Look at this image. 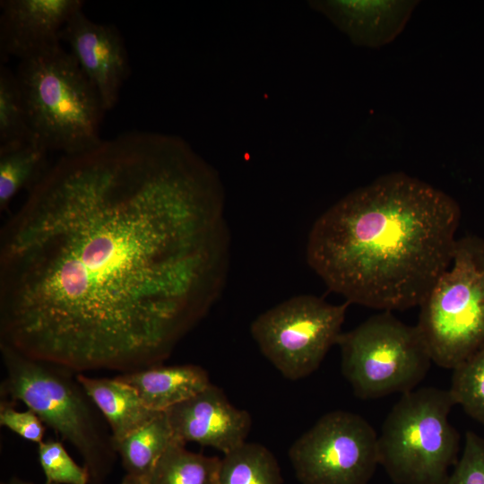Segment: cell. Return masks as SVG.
Listing matches in <instances>:
<instances>
[{
    "mask_svg": "<svg viewBox=\"0 0 484 484\" xmlns=\"http://www.w3.org/2000/svg\"><path fill=\"white\" fill-rule=\"evenodd\" d=\"M448 390L423 387L403 393L378 436L379 464L395 484H444L457 462L460 436L448 416Z\"/></svg>",
    "mask_w": 484,
    "mask_h": 484,
    "instance_id": "5",
    "label": "cell"
},
{
    "mask_svg": "<svg viewBox=\"0 0 484 484\" xmlns=\"http://www.w3.org/2000/svg\"><path fill=\"white\" fill-rule=\"evenodd\" d=\"M15 73L33 140L62 155L102 141L99 127L106 110L101 99L61 44L21 60Z\"/></svg>",
    "mask_w": 484,
    "mask_h": 484,
    "instance_id": "4",
    "label": "cell"
},
{
    "mask_svg": "<svg viewBox=\"0 0 484 484\" xmlns=\"http://www.w3.org/2000/svg\"><path fill=\"white\" fill-rule=\"evenodd\" d=\"M218 484H282V478L270 450L245 442L220 458Z\"/></svg>",
    "mask_w": 484,
    "mask_h": 484,
    "instance_id": "19",
    "label": "cell"
},
{
    "mask_svg": "<svg viewBox=\"0 0 484 484\" xmlns=\"http://www.w3.org/2000/svg\"><path fill=\"white\" fill-rule=\"evenodd\" d=\"M16 403L1 399L0 426L14 432L19 436L38 445L44 441L45 424L31 410H15Z\"/></svg>",
    "mask_w": 484,
    "mask_h": 484,
    "instance_id": "24",
    "label": "cell"
},
{
    "mask_svg": "<svg viewBox=\"0 0 484 484\" xmlns=\"http://www.w3.org/2000/svg\"><path fill=\"white\" fill-rule=\"evenodd\" d=\"M460 220L452 196L391 172L350 192L316 219L307 261L350 304L389 312L411 308L451 264Z\"/></svg>",
    "mask_w": 484,
    "mask_h": 484,
    "instance_id": "2",
    "label": "cell"
},
{
    "mask_svg": "<svg viewBox=\"0 0 484 484\" xmlns=\"http://www.w3.org/2000/svg\"><path fill=\"white\" fill-rule=\"evenodd\" d=\"M165 412L174 440L194 442L223 454L246 442L252 424L250 414L233 406L212 384Z\"/></svg>",
    "mask_w": 484,
    "mask_h": 484,
    "instance_id": "11",
    "label": "cell"
},
{
    "mask_svg": "<svg viewBox=\"0 0 484 484\" xmlns=\"http://www.w3.org/2000/svg\"><path fill=\"white\" fill-rule=\"evenodd\" d=\"M419 307L416 326L437 366L454 369L484 346L483 238H457L451 264Z\"/></svg>",
    "mask_w": 484,
    "mask_h": 484,
    "instance_id": "6",
    "label": "cell"
},
{
    "mask_svg": "<svg viewBox=\"0 0 484 484\" xmlns=\"http://www.w3.org/2000/svg\"><path fill=\"white\" fill-rule=\"evenodd\" d=\"M82 0H2L0 2L1 63L21 60L61 44L68 20L82 10Z\"/></svg>",
    "mask_w": 484,
    "mask_h": 484,
    "instance_id": "12",
    "label": "cell"
},
{
    "mask_svg": "<svg viewBox=\"0 0 484 484\" xmlns=\"http://www.w3.org/2000/svg\"><path fill=\"white\" fill-rule=\"evenodd\" d=\"M76 378L107 421L113 445L160 413L147 408L138 393L116 376L92 377L79 373Z\"/></svg>",
    "mask_w": 484,
    "mask_h": 484,
    "instance_id": "15",
    "label": "cell"
},
{
    "mask_svg": "<svg viewBox=\"0 0 484 484\" xmlns=\"http://www.w3.org/2000/svg\"><path fill=\"white\" fill-rule=\"evenodd\" d=\"M418 1L317 0L309 5L356 46L380 48L399 36Z\"/></svg>",
    "mask_w": 484,
    "mask_h": 484,
    "instance_id": "13",
    "label": "cell"
},
{
    "mask_svg": "<svg viewBox=\"0 0 484 484\" xmlns=\"http://www.w3.org/2000/svg\"><path fill=\"white\" fill-rule=\"evenodd\" d=\"M173 440L170 425L166 412L163 411L149 423L115 443L114 447L121 458L125 474L145 480Z\"/></svg>",
    "mask_w": 484,
    "mask_h": 484,
    "instance_id": "16",
    "label": "cell"
},
{
    "mask_svg": "<svg viewBox=\"0 0 484 484\" xmlns=\"http://www.w3.org/2000/svg\"><path fill=\"white\" fill-rule=\"evenodd\" d=\"M444 484H484V438L466 433L462 454Z\"/></svg>",
    "mask_w": 484,
    "mask_h": 484,
    "instance_id": "23",
    "label": "cell"
},
{
    "mask_svg": "<svg viewBox=\"0 0 484 484\" xmlns=\"http://www.w3.org/2000/svg\"><path fill=\"white\" fill-rule=\"evenodd\" d=\"M220 458L196 454L176 440L160 456L145 484H218Z\"/></svg>",
    "mask_w": 484,
    "mask_h": 484,
    "instance_id": "18",
    "label": "cell"
},
{
    "mask_svg": "<svg viewBox=\"0 0 484 484\" xmlns=\"http://www.w3.org/2000/svg\"><path fill=\"white\" fill-rule=\"evenodd\" d=\"M448 391L454 404L484 424V346L453 369Z\"/></svg>",
    "mask_w": 484,
    "mask_h": 484,
    "instance_id": "21",
    "label": "cell"
},
{
    "mask_svg": "<svg viewBox=\"0 0 484 484\" xmlns=\"http://www.w3.org/2000/svg\"><path fill=\"white\" fill-rule=\"evenodd\" d=\"M1 484H33V483L13 477V478H11L8 481L3 482ZM44 484H55V483L46 481Z\"/></svg>",
    "mask_w": 484,
    "mask_h": 484,
    "instance_id": "26",
    "label": "cell"
},
{
    "mask_svg": "<svg viewBox=\"0 0 484 484\" xmlns=\"http://www.w3.org/2000/svg\"><path fill=\"white\" fill-rule=\"evenodd\" d=\"M33 140L16 73L0 66V152Z\"/></svg>",
    "mask_w": 484,
    "mask_h": 484,
    "instance_id": "20",
    "label": "cell"
},
{
    "mask_svg": "<svg viewBox=\"0 0 484 484\" xmlns=\"http://www.w3.org/2000/svg\"><path fill=\"white\" fill-rule=\"evenodd\" d=\"M38 456L46 481L55 484H90L87 468L77 464L61 442L44 440L38 445Z\"/></svg>",
    "mask_w": 484,
    "mask_h": 484,
    "instance_id": "22",
    "label": "cell"
},
{
    "mask_svg": "<svg viewBox=\"0 0 484 484\" xmlns=\"http://www.w3.org/2000/svg\"><path fill=\"white\" fill-rule=\"evenodd\" d=\"M350 303L314 295L292 297L259 315L251 334L263 355L290 380L315 372L341 333Z\"/></svg>",
    "mask_w": 484,
    "mask_h": 484,
    "instance_id": "8",
    "label": "cell"
},
{
    "mask_svg": "<svg viewBox=\"0 0 484 484\" xmlns=\"http://www.w3.org/2000/svg\"><path fill=\"white\" fill-rule=\"evenodd\" d=\"M49 151L32 140L18 148L0 152V212H4L22 190L30 191L50 166Z\"/></svg>",
    "mask_w": 484,
    "mask_h": 484,
    "instance_id": "17",
    "label": "cell"
},
{
    "mask_svg": "<svg viewBox=\"0 0 484 484\" xmlns=\"http://www.w3.org/2000/svg\"><path fill=\"white\" fill-rule=\"evenodd\" d=\"M116 377L132 386L147 408L159 412L196 395L212 384L206 370L192 364H160Z\"/></svg>",
    "mask_w": 484,
    "mask_h": 484,
    "instance_id": "14",
    "label": "cell"
},
{
    "mask_svg": "<svg viewBox=\"0 0 484 484\" xmlns=\"http://www.w3.org/2000/svg\"><path fill=\"white\" fill-rule=\"evenodd\" d=\"M337 344L341 373L362 400L414 390L433 362L417 326L389 311L341 333Z\"/></svg>",
    "mask_w": 484,
    "mask_h": 484,
    "instance_id": "7",
    "label": "cell"
},
{
    "mask_svg": "<svg viewBox=\"0 0 484 484\" xmlns=\"http://www.w3.org/2000/svg\"><path fill=\"white\" fill-rule=\"evenodd\" d=\"M289 458L301 484H367L378 458V436L360 415H323L290 446Z\"/></svg>",
    "mask_w": 484,
    "mask_h": 484,
    "instance_id": "9",
    "label": "cell"
},
{
    "mask_svg": "<svg viewBox=\"0 0 484 484\" xmlns=\"http://www.w3.org/2000/svg\"><path fill=\"white\" fill-rule=\"evenodd\" d=\"M5 370L2 399L21 402L79 453L90 484H104L117 455L99 411L76 374L63 367L30 358L0 343Z\"/></svg>",
    "mask_w": 484,
    "mask_h": 484,
    "instance_id": "3",
    "label": "cell"
},
{
    "mask_svg": "<svg viewBox=\"0 0 484 484\" xmlns=\"http://www.w3.org/2000/svg\"><path fill=\"white\" fill-rule=\"evenodd\" d=\"M216 169L130 133L62 155L0 232V342L79 374L161 364L225 285Z\"/></svg>",
    "mask_w": 484,
    "mask_h": 484,
    "instance_id": "1",
    "label": "cell"
},
{
    "mask_svg": "<svg viewBox=\"0 0 484 484\" xmlns=\"http://www.w3.org/2000/svg\"><path fill=\"white\" fill-rule=\"evenodd\" d=\"M60 40L96 89L104 109L111 110L119 99L130 66L125 41L110 24L91 21L82 9L65 23Z\"/></svg>",
    "mask_w": 484,
    "mask_h": 484,
    "instance_id": "10",
    "label": "cell"
},
{
    "mask_svg": "<svg viewBox=\"0 0 484 484\" xmlns=\"http://www.w3.org/2000/svg\"><path fill=\"white\" fill-rule=\"evenodd\" d=\"M120 484H145V481L141 478L125 474Z\"/></svg>",
    "mask_w": 484,
    "mask_h": 484,
    "instance_id": "25",
    "label": "cell"
}]
</instances>
